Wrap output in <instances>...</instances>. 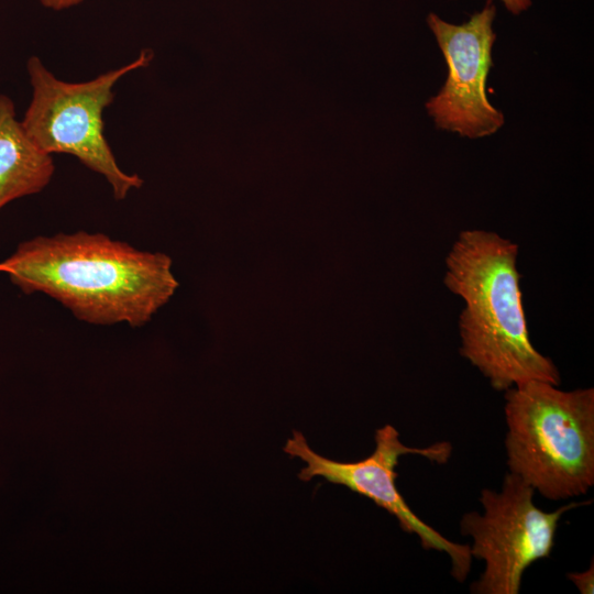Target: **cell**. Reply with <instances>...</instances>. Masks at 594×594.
<instances>
[{
    "label": "cell",
    "instance_id": "8fae6325",
    "mask_svg": "<svg viewBox=\"0 0 594 594\" xmlns=\"http://www.w3.org/2000/svg\"><path fill=\"white\" fill-rule=\"evenodd\" d=\"M505 8L517 15L530 8L532 0H501Z\"/></svg>",
    "mask_w": 594,
    "mask_h": 594
},
{
    "label": "cell",
    "instance_id": "3957f363",
    "mask_svg": "<svg viewBox=\"0 0 594 594\" xmlns=\"http://www.w3.org/2000/svg\"><path fill=\"white\" fill-rule=\"evenodd\" d=\"M509 472L541 496L569 499L594 485V388L528 381L505 391Z\"/></svg>",
    "mask_w": 594,
    "mask_h": 594
},
{
    "label": "cell",
    "instance_id": "7a4b0ae2",
    "mask_svg": "<svg viewBox=\"0 0 594 594\" xmlns=\"http://www.w3.org/2000/svg\"><path fill=\"white\" fill-rule=\"evenodd\" d=\"M517 255L516 243L484 230L462 231L453 243L443 282L464 300L460 353L496 391L528 381L559 386L558 367L529 339Z\"/></svg>",
    "mask_w": 594,
    "mask_h": 594
},
{
    "label": "cell",
    "instance_id": "ba28073f",
    "mask_svg": "<svg viewBox=\"0 0 594 594\" xmlns=\"http://www.w3.org/2000/svg\"><path fill=\"white\" fill-rule=\"evenodd\" d=\"M54 170L52 155L40 150L24 132L12 99L0 95V209L42 191Z\"/></svg>",
    "mask_w": 594,
    "mask_h": 594
},
{
    "label": "cell",
    "instance_id": "5b68a950",
    "mask_svg": "<svg viewBox=\"0 0 594 594\" xmlns=\"http://www.w3.org/2000/svg\"><path fill=\"white\" fill-rule=\"evenodd\" d=\"M535 493L509 472L499 491L482 490L483 513L463 515L460 529L473 540L471 556L484 562L483 572L470 586L471 593L518 594L525 571L550 556L562 516L591 504V501L571 502L546 512L536 506Z\"/></svg>",
    "mask_w": 594,
    "mask_h": 594
},
{
    "label": "cell",
    "instance_id": "6da1fadb",
    "mask_svg": "<svg viewBox=\"0 0 594 594\" xmlns=\"http://www.w3.org/2000/svg\"><path fill=\"white\" fill-rule=\"evenodd\" d=\"M0 272L23 293L48 295L92 324L143 326L178 286L164 253L86 231L24 241Z\"/></svg>",
    "mask_w": 594,
    "mask_h": 594
},
{
    "label": "cell",
    "instance_id": "8992f818",
    "mask_svg": "<svg viewBox=\"0 0 594 594\" xmlns=\"http://www.w3.org/2000/svg\"><path fill=\"white\" fill-rule=\"evenodd\" d=\"M283 450L292 458H299L305 462V468L298 473L301 481L320 476L367 497L395 516L404 531L417 535L422 548L444 552L451 560V574L458 582L466 579L472 563L470 546L457 543L426 524L407 505L396 485V466L400 457L418 454L444 464L452 452L449 442L441 441L426 448L408 447L400 441L399 433L393 426L385 425L375 432L374 451L355 462H339L318 454L299 431L293 432Z\"/></svg>",
    "mask_w": 594,
    "mask_h": 594
},
{
    "label": "cell",
    "instance_id": "9c48e42d",
    "mask_svg": "<svg viewBox=\"0 0 594 594\" xmlns=\"http://www.w3.org/2000/svg\"><path fill=\"white\" fill-rule=\"evenodd\" d=\"M568 579L576 586L581 594H592L594 592V563L591 562L588 569L583 572H569Z\"/></svg>",
    "mask_w": 594,
    "mask_h": 594
},
{
    "label": "cell",
    "instance_id": "52a82bcc",
    "mask_svg": "<svg viewBox=\"0 0 594 594\" xmlns=\"http://www.w3.org/2000/svg\"><path fill=\"white\" fill-rule=\"evenodd\" d=\"M495 16L493 0H487L481 11L462 24L449 23L433 12L428 14L427 23L448 66L444 85L426 103L438 129L477 139L494 134L503 127V113L486 96L496 38L493 31Z\"/></svg>",
    "mask_w": 594,
    "mask_h": 594
},
{
    "label": "cell",
    "instance_id": "30bf717a",
    "mask_svg": "<svg viewBox=\"0 0 594 594\" xmlns=\"http://www.w3.org/2000/svg\"><path fill=\"white\" fill-rule=\"evenodd\" d=\"M40 3L51 10L62 11L80 4L84 0H38Z\"/></svg>",
    "mask_w": 594,
    "mask_h": 594
},
{
    "label": "cell",
    "instance_id": "277c9868",
    "mask_svg": "<svg viewBox=\"0 0 594 594\" xmlns=\"http://www.w3.org/2000/svg\"><path fill=\"white\" fill-rule=\"evenodd\" d=\"M153 52L142 50L129 64L81 82H68L51 73L37 56H30L26 72L32 88L21 125L43 152L69 154L103 176L113 197L123 200L143 179L123 172L105 135L103 111L113 99L116 84L129 73L147 67Z\"/></svg>",
    "mask_w": 594,
    "mask_h": 594
}]
</instances>
